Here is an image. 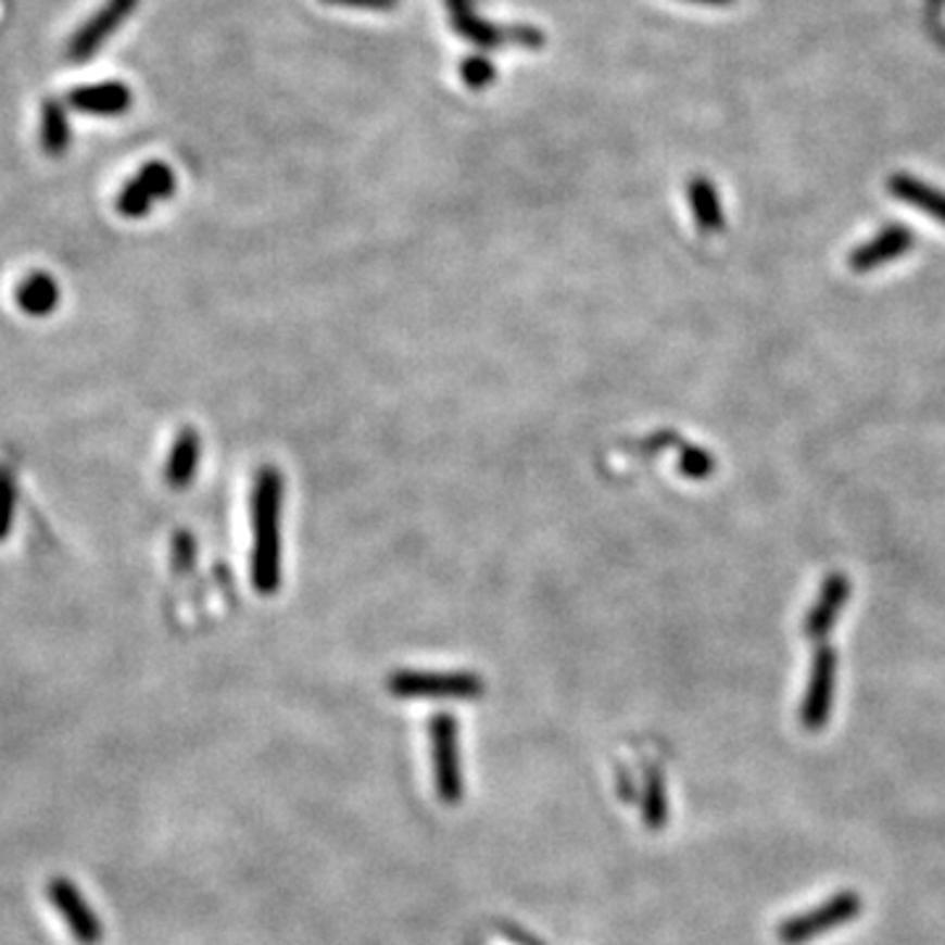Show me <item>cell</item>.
Masks as SVG:
<instances>
[{
	"label": "cell",
	"mask_w": 945,
	"mask_h": 945,
	"mask_svg": "<svg viewBox=\"0 0 945 945\" xmlns=\"http://www.w3.org/2000/svg\"><path fill=\"white\" fill-rule=\"evenodd\" d=\"M50 904L55 906V911L66 919L68 930L77 937L81 945H98L103 937V928H100V919L94 917V911L87 906V900L81 898V893L74 887L72 880L66 878H53L48 885Z\"/></svg>",
	"instance_id": "obj_6"
},
{
	"label": "cell",
	"mask_w": 945,
	"mask_h": 945,
	"mask_svg": "<svg viewBox=\"0 0 945 945\" xmlns=\"http://www.w3.org/2000/svg\"><path fill=\"white\" fill-rule=\"evenodd\" d=\"M153 203H155V194L150 192L148 187H144V181L140 179V176H135V179H131L129 185L122 189V194H118L116 207H118V213H122V216H126V218H142V216H148Z\"/></svg>",
	"instance_id": "obj_18"
},
{
	"label": "cell",
	"mask_w": 945,
	"mask_h": 945,
	"mask_svg": "<svg viewBox=\"0 0 945 945\" xmlns=\"http://www.w3.org/2000/svg\"><path fill=\"white\" fill-rule=\"evenodd\" d=\"M16 509V483L9 470L0 468V541L11 533V522H14Z\"/></svg>",
	"instance_id": "obj_21"
},
{
	"label": "cell",
	"mask_w": 945,
	"mask_h": 945,
	"mask_svg": "<svg viewBox=\"0 0 945 945\" xmlns=\"http://www.w3.org/2000/svg\"><path fill=\"white\" fill-rule=\"evenodd\" d=\"M137 0H105L103 9L94 14L90 22L74 35L72 46H68V59L72 61H87L98 53L100 48L109 42V37L116 32L122 24L129 18L135 11Z\"/></svg>",
	"instance_id": "obj_8"
},
{
	"label": "cell",
	"mask_w": 945,
	"mask_h": 945,
	"mask_svg": "<svg viewBox=\"0 0 945 945\" xmlns=\"http://www.w3.org/2000/svg\"><path fill=\"white\" fill-rule=\"evenodd\" d=\"M42 150L50 158H61L72 142V129H68V113L61 100H46L42 105V129H40Z\"/></svg>",
	"instance_id": "obj_16"
},
{
	"label": "cell",
	"mask_w": 945,
	"mask_h": 945,
	"mask_svg": "<svg viewBox=\"0 0 945 945\" xmlns=\"http://www.w3.org/2000/svg\"><path fill=\"white\" fill-rule=\"evenodd\" d=\"M641 811H644V824L648 830H662L667 824V798H665V780L657 770L646 772L644 798H641Z\"/></svg>",
	"instance_id": "obj_17"
},
{
	"label": "cell",
	"mask_w": 945,
	"mask_h": 945,
	"mask_svg": "<svg viewBox=\"0 0 945 945\" xmlns=\"http://www.w3.org/2000/svg\"><path fill=\"white\" fill-rule=\"evenodd\" d=\"M66 105L90 116H122L131 109V90L124 81H98L68 92Z\"/></svg>",
	"instance_id": "obj_11"
},
{
	"label": "cell",
	"mask_w": 945,
	"mask_h": 945,
	"mask_svg": "<svg viewBox=\"0 0 945 945\" xmlns=\"http://www.w3.org/2000/svg\"><path fill=\"white\" fill-rule=\"evenodd\" d=\"M59 302H61L59 284H55L53 276H48L46 270H35V274L27 276V279L18 284L16 289V305L22 307L24 313L35 315V318H42V315L53 313L55 307H59Z\"/></svg>",
	"instance_id": "obj_13"
},
{
	"label": "cell",
	"mask_w": 945,
	"mask_h": 945,
	"mask_svg": "<svg viewBox=\"0 0 945 945\" xmlns=\"http://www.w3.org/2000/svg\"><path fill=\"white\" fill-rule=\"evenodd\" d=\"M861 909H865V904H861L859 893L841 891L833 898L824 900V904L815 906V909L788 917L778 928V941L783 945H804L848 924L850 919L859 917Z\"/></svg>",
	"instance_id": "obj_2"
},
{
	"label": "cell",
	"mask_w": 945,
	"mask_h": 945,
	"mask_svg": "<svg viewBox=\"0 0 945 945\" xmlns=\"http://www.w3.org/2000/svg\"><path fill=\"white\" fill-rule=\"evenodd\" d=\"M281 472L263 468L252 494V583L266 596L276 594L281 583Z\"/></svg>",
	"instance_id": "obj_1"
},
{
	"label": "cell",
	"mask_w": 945,
	"mask_h": 945,
	"mask_svg": "<svg viewBox=\"0 0 945 945\" xmlns=\"http://www.w3.org/2000/svg\"><path fill=\"white\" fill-rule=\"evenodd\" d=\"M911 248H914V235L909 226L891 224L882 231H878L869 242L854 248V252L848 255V266L854 268L856 274H869V270L887 266V263L904 257Z\"/></svg>",
	"instance_id": "obj_9"
},
{
	"label": "cell",
	"mask_w": 945,
	"mask_h": 945,
	"mask_svg": "<svg viewBox=\"0 0 945 945\" xmlns=\"http://www.w3.org/2000/svg\"><path fill=\"white\" fill-rule=\"evenodd\" d=\"M396 698H478L487 689L472 672H394L387 680Z\"/></svg>",
	"instance_id": "obj_4"
},
{
	"label": "cell",
	"mask_w": 945,
	"mask_h": 945,
	"mask_svg": "<svg viewBox=\"0 0 945 945\" xmlns=\"http://www.w3.org/2000/svg\"><path fill=\"white\" fill-rule=\"evenodd\" d=\"M137 176H140V179L144 181V187H148L150 192L155 194V200H166L174 194L176 179H174V172L166 166V163H161V161L148 163V166H142V172Z\"/></svg>",
	"instance_id": "obj_19"
},
{
	"label": "cell",
	"mask_w": 945,
	"mask_h": 945,
	"mask_svg": "<svg viewBox=\"0 0 945 945\" xmlns=\"http://www.w3.org/2000/svg\"><path fill=\"white\" fill-rule=\"evenodd\" d=\"M326 3H344V5H363V9H381V5H389V0H326Z\"/></svg>",
	"instance_id": "obj_23"
},
{
	"label": "cell",
	"mask_w": 945,
	"mask_h": 945,
	"mask_svg": "<svg viewBox=\"0 0 945 945\" xmlns=\"http://www.w3.org/2000/svg\"><path fill=\"white\" fill-rule=\"evenodd\" d=\"M678 468L683 472L685 478H707L711 476V470H715V459L707 450H702V446H680V459H678Z\"/></svg>",
	"instance_id": "obj_20"
},
{
	"label": "cell",
	"mask_w": 945,
	"mask_h": 945,
	"mask_svg": "<svg viewBox=\"0 0 945 945\" xmlns=\"http://www.w3.org/2000/svg\"><path fill=\"white\" fill-rule=\"evenodd\" d=\"M848 596H850L848 578L843 576V572H830V576L824 578L822 589H819L817 602L811 604L809 615H806L804 620L806 639L817 641V644L828 639V633L833 630L837 617L843 613V607H846Z\"/></svg>",
	"instance_id": "obj_10"
},
{
	"label": "cell",
	"mask_w": 945,
	"mask_h": 945,
	"mask_svg": "<svg viewBox=\"0 0 945 945\" xmlns=\"http://www.w3.org/2000/svg\"><path fill=\"white\" fill-rule=\"evenodd\" d=\"M463 79L468 81L470 87H487L491 79H494V66L487 59H468L463 63Z\"/></svg>",
	"instance_id": "obj_22"
},
{
	"label": "cell",
	"mask_w": 945,
	"mask_h": 945,
	"mask_svg": "<svg viewBox=\"0 0 945 945\" xmlns=\"http://www.w3.org/2000/svg\"><path fill=\"white\" fill-rule=\"evenodd\" d=\"M691 3H709V5H724V3H730V0H691Z\"/></svg>",
	"instance_id": "obj_24"
},
{
	"label": "cell",
	"mask_w": 945,
	"mask_h": 945,
	"mask_svg": "<svg viewBox=\"0 0 945 945\" xmlns=\"http://www.w3.org/2000/svg\"><path fill=\"white\" fill-rule=\"evenodd\" d=\"M200 465V433L194 428H185L172 446L166 465V481L174 489H185L192 483Z\"/></svg>",
	"instance_id": "obj_14"
},
{
	"label": "cell",
	"mask_w": 945,
	"mask_h": 945,
	"mask_svg": "<svg viewBox=\"0 0 945 945\" xmlns=\"http://www.w3.org/2000/svg\"><path fill=\"white\" fill-rule=\"evenodd\" d=\"M431 767L439 802L457 806L465 796V778L459 765L457 720L452 715H437L431 720Z\"/></svg>",
	"instance_id": "obj_3"
},
{
	"label": "cell",
	"mask_w": 945,
	"mask_h": 945,
	"mask_svg": "<svg viewBox=\"0 0 945 945\" xmlns=\"http://www.w3.org/2000/svg\"><path fill=\"white\" fill-rule=\"evenodd\" d=\"M689 203L693 211V218L702 226V231H720L724 218H722V203L720 194H717L715 185L704 176L689 181Z\"/></svg>",
	"instance_id": "obj_15"
},
{
	"label": "cell",
	"mask_w": 945,
	"mask_h": 945,
	"mask_svg": "<svg viewBox=\"0 0 945 945\" xmlns=\"http://www.w3.org/2000/svg\"><path fill=\"white\" fill-rule=\"evenodd\" d=\"M887 189H891L893 198L904 200V203H909L914 207H919L922 213H928L930 218L945 224V192H941L937 187H932V185H928V181L917 179V176L896 174V176H891V181H887Z\"/></svg>",
	"instance_id": "obj_12"
},
{
	"label": "cell",
	"mask_w": 945,
	"mask_h": 945,
	"mask_svg": "<svg viewBox=\"0 0 945 945\" xmlns=\"http://www.w3.org/2000/svg\"><path fill=\"white\" fill-rule=\"evenodd\" d=\"M835 676L837 654L833 646H828L822 641L817 646L815 659H811L809 685H806V696L802 704V724L806 730H822L828 724L835 698Z\"/></svg>",
	"instance_id": "obj_5"
},
{
	"label": "cell",
	"mask_w": 945,
	"mask_h": 945,
	"mask_svg": "<svg viewBox=\"0 0 945 945\" xmlns=\"http://www.w3.org/2000/svg\"><path fill=\"white\" fill-rule=\"evenodd\" d=\"M446 5H450L452 11V22H455V27L463 32L465 37H470V40H476L478 46H507L509 42H515V46L522 48H539L541 46V35L531 27H513V29H496L491 27V24L481 22L476 14H472V0H446Z\"/></svg>",
	"instance_id": "obj_7"
}]
</instances>
